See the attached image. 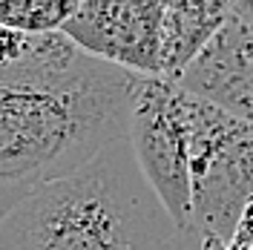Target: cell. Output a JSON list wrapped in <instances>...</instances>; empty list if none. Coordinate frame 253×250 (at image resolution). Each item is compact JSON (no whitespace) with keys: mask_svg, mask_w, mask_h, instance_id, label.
<instances>
[{"mask_svg":"<svg viewBox=\"0 0 253 250\" xmlns=\"http://www.w3.org/2000/svg\"><path fill=\"white\" fill-rule=\"evenodd\" d=\"M78 3L81 0H0V26L26 35H52L63 29Z\"/></svg>","mask_w":253,"mask_h":250,"instance_id":"8","label":"cell"},{"mask_svg":"<svg viewBox=\"0 0 253 250\" xmlns=\"http://www.w3.org/2000/svg\"><path fill=\"white\" fill-rule=\"evenodd\" d=\"M227 250H253V245H239V242H230Z\"/></svg>","mask_w":253,"mask_h":250,"instance_id":"12","label":"cell"},{"mask_svg":"<svg viewBox=\"0 0 253 250\" xmlns=\"http://www.w3.org/2000/svg\"><path fill=\"white\" fill-rule=\"evenodd\" d=\"M202 250H227V245H221L213 236H202Z\"/></svg>","mask_w":253,"mask_h":250,"instance_id":"11","label":"cell"},{"mask_svg":"<svg viewBox=\"0 0 253 250\" xmlns=\"http://www.w3.org/2000/svg\"><path fill=\"white\" fill-rule=\"evenodd\" d=\"M161 15L158 0H84L61 35L95 61L158 78Z\"/></svg>","mask_w":253,"mask_h":250,"instance_id":"5","label":"cell"},{"mask_svg":"<svg viewBox=\"0 0 253 250\" xmlns=\"http://www.w3.org/2000/svg\"><path fill=\"white\" fill-rule=\"evenodd\" d=\"M233 242H239V245H253V196L248 199L245 210H242V219L236 224Z\"/></svg>","mask_w":253,"mask_h":250,"instance_id":"9","label":"cell"},{"mask_svg":"<svg viewBox=\"0 0 253 250\" xmlns=\"http://www.w3.org/2000/svg\"><path fill=\"white\" fill-rule=\"evenodd\" d=\"M167 250H202V236L196 233L193 227L190 230H178Z\"/></svg>","mask_w":253,"mask_h":250,"instance_id":"10","label":"cell"},{"mask_svg":"<svg viewBox=\"0 0 253 250\" xmlns=\"http://www.w3.org/2000/svg\"><path fill=\"white\" fill-rule=\"evenodd\" d=\"M173 83L253 124V15L242 0L230 3L219 35Z\"/></svg>","mask_w":253,"mask_h":250,"instance_id":"6","label":"cell"},{"mask_svg":"<svg viewBox=\"0 0 253 250\" xmlns=\"http://www.w3.org/2000/svg\"><path fill=\"white\" fill-rule=\"evenodd\" d=\"M193 230L230 245L253 196V124L187 92Z\"/></svg>","mask_w":253,"mask_h":250,"instance_id":"3","label":"cell"},{"mask_svg":"<svg viewBox=\"0 0 253 250\" xmlns=\"http://www.w3.org/2000/svg\"><path fill=\"white\" fill-rule=\"evenodd\" d=\"M227 15H230L227 0L164 3L161 46H158V78H178L202 55V49L219 35Z\"/></svg>","mask_w":253,"mask_h":250,"instance_id":"7","label":"cell"},{"mask_svg":"<svg viewBox=\"0 0 253 250\" xmlns=\"http://www.w3.org/2000/svg\"><path fill=\"white\" fill-rule=\"evenodd\" d=\"M242 6H245V9H248V12L253 15V0H242Z\"/></svg>","mask_w":253,"mask_h":250,"instance_id":"13","label":"cell"},{"mask_svg":"<svg viewBox=\"0 0 253 250\" xmlns=\"http://www.w3.org/2000/svg\"><path fill=\"white\" fill-rule=\"evenodd\" d=\"M178 227L126 138L0 219V250H167Z\"/></svg>","mask_w":253,"mask_h":250,"instance_id":"2","label":"cell"},{"mask_svg":"<svg viewBox=\"0 0 253 250\" xmlns=\"http://www.w3.org/2000/svg\"><path fill=\"white\" fill-rule=\"evenodd\" d=\"M132 83L61 32L0 26V219L126 138Z\"/></svg>","mask_w":253,"mask_h":250,"instance_id":"1","label":"cell"},{"mask_svg":"<svg viewBox=\"0 0 253 250\" xmlns=\"http://www.w3.org/2000/svg\"><path fill=\"white\" fill-rule=\"evenodd\" d=\"M126 141L147 184L178 230L193 227L190 204L187 92L173 81L135 75L129 95Z\"/></svg>","mask_w":253,"mask_h":250,"instance_id":"4","label":"cell"}]
</instances>
